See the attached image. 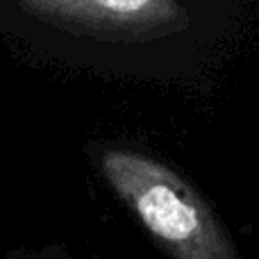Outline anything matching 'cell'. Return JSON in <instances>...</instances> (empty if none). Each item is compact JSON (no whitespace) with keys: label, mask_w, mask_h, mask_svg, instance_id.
I'll use <instances>...</instances> for the list:
<instances>
[{"label":"cell","mask_w":259,"mask_h":259,"mask_svg":"<svg viewBox=\"0 0 259 259\" xmlns=\"http://www.w3.org/2000/svg\"><path fill=\"white\" fill-rule=\"evenodd\" d=\"M18 5L50 27L112 44L164 39L191 25L180 0H18Z\"/></svg>","instance_id":"cell-2"},{"label":"cell","mask_w":259,"mask_h":259,"mask_svg":"<svg viewBox=\"0 0 259 259\" xmlns=\"http://www.w3.org/2000/svg\"><path fill=\"white\" fill-rule=\"evenodd\" d=\"M107 187L170 259H241L223 219L170 164L134 148H103Z\"/></svg>","instance_id":"cell-1"},{"label":"cell","mask_w":259,"mask_h":259,"mask_svg":"<svg viewBox=\"0 0 259 259\" xmlns=\"http://www.w3.org/2000/svg\"><path fill=\"white\" fill-rule=\"evenodd\" d=\"M21 259H68V257L57 250H46V252H32V255H21Z\"/></svg>","instance_id":"cell-3"}]
</instances>
